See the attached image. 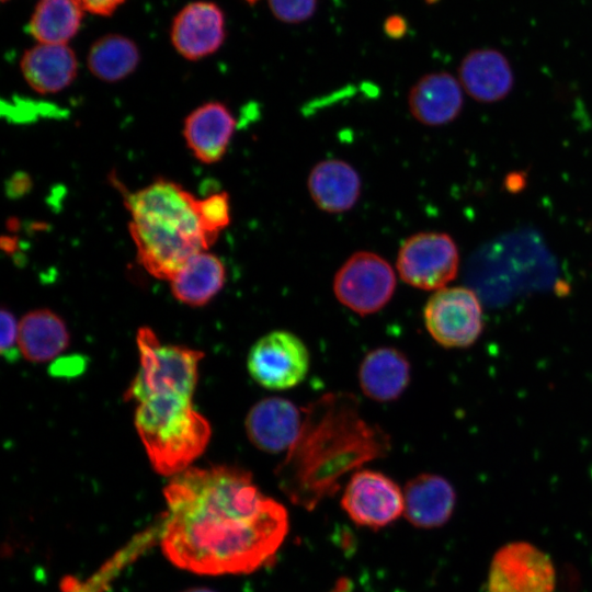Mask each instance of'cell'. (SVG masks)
I'll list each match as a JSON object with an SVG mask.
<instances>
[{
  "label": "cell",
  "instance_id": "obj_24",
  "mask_svg": "<svg viewBox=\"0 0 592 592\" xmlns=\"http://www.w3.org/2000/svg\"><path fill=\"white\" fill-rule=\"evenodd\" d=\"M139 61L137 46L129 38L110 34L99 38L88 54V67L99 79L115 82L130 75Z\"/></svg>",
  "mask_w": 592,
  "mask_h": 592
},
{
  "label": "cell",
  "instance_id": "obj_8",
  "mask_svg": "<svg viewBox=\"0 0 592 592\" xmlns=\"http://www.w3.org/2000/svg\"><path fill=\"white\" fill-rule=\"evenodd\" d=\"M426 330L445 348H467L482 331V308L474 291L443 287L429 298L423 310Z\"/></svg>",
  "mask_w": 592,
  "mask_h": 592
},
{
  "label": "cell",
  "instance_id": "obj_28",
  "mask_svg": "<svg viewBox=\"0 0 592 592\" xmlns=\"http://www.w3.org/2000/svg\"><path fill=\"white\" fill-rule=\"evenodd\" d=\"M112 566H107L106 569L100 572L94 579L88 582H80L75 578L68 577L64 580L61 589L64 592H102L105 585L106 578L112 574L110 571Z\"/></svg>",
  "mask_w": 592,
  "mask_h": 592
},
{
  "label": "cell",
  "instance_id": "obj_9",
  "mask_svg": "<svg viewBox=\"0 0 592 592\" xmlns=\"http://www.w3.org/2000/svg\"><path fill=\"white\" fill-rule=\"evenodd\" d=\"M556 570L549 555L532 543L515 540L492 556L488 592H554Z\"/></svg>",
  "mask_w": 592,
  "mask_h": 592
},
{
  "label": "cell",
  "instance_id": "obj_20",
  "mask_svg": "<svg viewBox=\"0 0 592 592\" xmlns=\"http://www.w3.org/2000/svg\"><path fill=\"white\" fill-rule=\"evenodd\" d=\"M75 53L66 44L39 43L26 50L21 70L29 86L39 93H56L77 76Z\"/></svg>",
  "mask_w": 592,
  "mask_h": 592
},
{
  "label": "cell",
  "instance_id": "obj_27",
  "mask_svg": "<svg viewBox=\"0 0 592 592\" xmlns=\"http://www.w3.org/2000/svg\"><path fill=\"white\" fill-rule=\"evenodd\" d=\"M0 352L2 357L9 363L18 361L21 351L19 346V325L13 314L5 309H1V344Z\"/></svg>",
  "mask_w": 592,
  "mask_h": 592
},
{
  "label": "cell",
  "instance_id": "obj_29",
  "mask_svg": "<svg viewBox=\"0 0 592 592\" xmlns=\"http://www.w3.org/2000/svg\"><path fill=\"white\" fill-rule=\"evenodd\" d=\"M84 367V362H82L79 356H71L66 358H59L54 365H52L50 371L54 375L58 376H75L79 374Z\"/></svg>",
  "mask_w": 592,
  "mask_h": 592
},
{
  "label": "cell",
  "instance_id": "obj_17",
  "mask_svg": "<svg viewBox=\"0 0 592 592\" xmlns=\"http://www.w3.org/2000/svg\"><path fill=\"white\" fill-rule=\"evenodd\" d=\"M235 128V117L225 104L207 102L185 118L183 134L196 159L214 163L226 153Z\"/></svg>",
  "mask_w": 592,
  "mask_h": 592
},
{
  "label": "cell",
  "instance_id": "obj_2",
  "mask_svg": "<svg viewBox=\"0 0 592 592\" xmlns=\"http://www.w3.org/2000/svg\"><path fill=\"white\" fill-rule=\"evenodd\" d=\"M303 415L300 432L275 476L292 503L311 511L340 489L345 474L385 456L390 441L361 417L357 399L346 392L320 397Z\"/></svg>",
  "mask_w": 592,
  "mask_h": 592
},
{
  "label": "cell",
  "instance_id": "obj_16",
  "mask_svg": "<svg viewBox=\"0 0 592 592\" xmlns=\"http://www.w3.org/2000/svg\"><path fill=\"white\" fill-rule=\"evenodd\" d=\"M405 517L418 528L432 530L445 525L456 505L452 483L436 474H421L410 479L403 490Z\"/></svg>",
  "mask_w": 592,
  "mask_h": 592
},
{
  "label": "cell",
  "instance_id": "obj_15",
  "mask_svg": "<svg viewBox=\"0 0 592 592\" xmlns=\"http://www.w3.org/2000/svg\"><path fill=\"white\" fill-rule=\"evenodd\" d=\"M463 104V88L458 79L445 71L424 75L408 94L412 116L425 126L453 122L462 112Z\"/></svg>",
  "mask_w": 592,
  "mask_h": 592
},
{
  "label": "cell",
  "instance_id": "obj_6",
  "mask_svg": "<svg viewBox=\"0 0 592 592\" xmlns=\"http://www.w3.org/2000/svg\"><path fill=\"white\" fill-rule=\"evenodd\" d=\"M395 288L396 275L391 265L371 251L353 253L333 280L337 299L361 316L377 312L386 306Z\"/></svg>",
  "mask_w": 592,
  "mask_h": 592
},
{
  "label": "cell",
  "instance_id": "obj_25",
  "mask_svg": "<svg viewBox=\"0 0 592 592\" xmlns=\"http://www.w3.org/2000/svg\"><path fill=\"white\" fill-rule=\"evenodd\" d=\"M200 213L206 229L218 237L230 221L229 197L225 192L212 194L198 201Z\"/></svg>",
  "mask_w": 592,
  "mask_h": 592
},
{
  "label": "cell",
  "instance_id": "obj_33",
  "mask_svg": "<svg viewBox=\"0 0 592 592\" xmlns=\"http://www.w3.org/2000/svg\"><path fill=\"white\" fill-rule=\"evenodd\" d=\"M246 2H248L249 4H254L257 3L259 0H244Z\"/></svg>",
  "mask_w": 592,
  "mask_h": 592
},
{
  "label": "cell",
  "instance_id": "obj_18",
  "mask_svg": "<svg viewBox=\"0 0 592 592\" xmlns=\"http://www.w3.org/2000/svg\"><path fill=\"white\" fill-rule=\"evenodd\" d=\"M315 204L327 213L351 209L361 194V178L348 162L329 159L312 167L307 180Z\"/></svg>",
  "mask_w": 592,
  "mask_h": 592
},
{
  "label": "cell",
  "instance_id": "obj_1",
  "mask_svg": "<svg viewBox=\"0 0 592 592\" xmlns=\"http://www.w3.org/2000/svg\"><path fill=\"white\" fill-rule=\"evenodd\" d=\"M164 498L162 550L195 573L253 572L273 560L288 533L284 505L236 466L187 468L173 476Z\"/></svg>",
  "mask_w": 592,
  "mask_h": 592
},
{
  "label": "cell",
  "instance_id": "obj_4",
  "mask_svg": "<svg viewBox=\"0 0 592 592\" xmlns=\"http://www.w3.org/2000/svg\"><path fill=\"white\" fill-rule=\"evenodd\" d=\"M137 403L135 426L152 467L164 476L187 469L210 437V425L193 409L192 398L155 395Z\"/></svg>",
  "mask_w": 592,
  "mask_h": 592
},
{
  "label": "cell",
  "instance_id": "obj_7",
  "mask_svg": "<svg viewBox=\"0 0 592 592\" xmlns=\"http://www.w3.org/2000/svg\"><path fill=\"white\" fill-rule=\"evenodd\" d=\"M459 252L454 239L444 232H418L407 238L397 257L401 280L420 289L437 291L457 275Z\"/></svg>",
  "mask_w": 592,
  "mask_h": 592
},
{
  "label": "cell",
  "instance_id": "obj_14",
  "mask_svg": "<svg viewBox=\"0 0 592 592\" xmlns=\"http://www.w3.org/2000/svg\"><path fill=\"white\" fill-rule=\"evenodd\" d=\"M458 81L475 101L493 103L509 95L514 73L506 56L491 47L470 50L458 67Z\"/></svg>",
  "mask_w": 592,
  "mask_h": 592
},
{
  "label": "cell",
  "instance_id": "obj_13",
  "mask_svg": "<svg viewBox=\"0 0 592 592\" xmlns=\"http://www.w3.org/2000/svg\"><path fill=\"white\" fill-rule=\"evenodd\" d=\"M300 411L292 401L269 397L258 401L246 418V432L250 442L266 453L289 449L303 423Z\"/></svg>",
  "mask_w": 592,
  "mask_h": 592
},
{
  "label": "cell",
  "instance_id": "obj_3",
  "mask_svg": "<svg viewBox=\"0 0 592 592\" xmlns=\"http://www.w3.org/2000/svg\"><path fill=\"white\" fill-rule=\"evenodd\" d=\"M198 201L167 180L126 198L138 260L152 276L170 281L192 255L207 250L217 239L203 223Z\"/></svg>",
  "mask_w": 592,
  "mask_h": 592
},
{
  "label": "cell",
  "instance_id": "obj_30",
  "mask_svg": "<svg viewBox=\"0 0 592 592\" xmlns=\"http://www.w3.org/2000/svg\"><path fill=\"white\" fill-rule=\"evenodd\" d=\"M82 8L90 13L110 15L125 0H78Z\"/></svg>",
  "mask_w": 592,
  "mask_h": 592
},
{
  "label": "cell",
  "instance_id": "obj_10",
  "mask_svg": "<svg viewBox=\"0 0 592 592\" xmlns=\"http://www.w3.org/2000/svg\"><path fill=\"white\" fill-rule=\"evenodd\" d=\"M247 366L251 377L264 388L284 390L299 384L309 369V353L296 334L275 330L251 348Z\"/></svg>",
  "mask_w": 592,
  "mask_h": 592
},
{
  "label": "cell",
  "instance_id": "obj_26",
  "mask_svg": "<svg viewBox=\"0 0 592 592\" xmlns=\"http://www.w3.org/2000/svg\"><path fill=\"white\" fill-rule=\"evenodd\" d=\"M272 14L281 22L297 24L309 20L318 0H267Z\"/></svg>",
  "mask_w": 592,
  "mask_h": 592
},
{
  "label": "cell",
  "instance_id": "obj_5",
  "mask_svg": "<svg viewBox=\"0 0 592 592\" xmlns=\"http://www.w3.org/2000/svg\"><path fill=\"white\" fill-rule=\"evenodd\" d=\"M140 366L125 394L139 402L150 396L174 394L192 398L197 382L200 351L162 344L149 328L137 333Z\"/></svg>",
  "mask_w": 592,
  "mask_h": 592
},
{
  "label": "cell",
  "instance_id": "obj_23",
  "mask_svg": "<svg viewBox=\"0 0 592 592\" xmlns=\"http://www.w3.org/2000/svg\"><path fill=\"white\" fill-rule=\"evenodd\" d=\"M83 8L78 0H39L29 32L45 44H66L78 32Z\"/></svg>",
  "mask_w": 592,
  "mask_h": 592
},
{
  "label": "cell",
  "instance_id": "obj_22",
  "mask_svg": "<svg viewBox=\"0 0 592 592\" xmlns=\"http://www.w3.org/2000/svg\"><path fill=\"white\" fill-rule=\"evenodd\" d=\"M225 278L223 262L202 251L192 255L170 280L171 291L184 304L203 306L221 289Z\"/></svg>",
  "mask_w": 592,
  "mask_h": 592
},
{
  "label": "cell",
  "instance_id": "obj_34",
  "mask_svg": "<svg viewBox=\"0 0 592 592\" xmlns=\"http://www.w3.org/2000/svg\"><path fill=\"white\" fill-rule=\"evenodd\" d=\"M3 2L7 1V0H2Z\"/></svg>",
  "mask_w": 592,
  "mask_h": 592
},
{
  "label": "cell",
  "instance_id": "obj_21",
  "mask_svg": "<svg viewBox=\"0 0 592 592\" xmlns=\"http://www.w3.org/2000/svg\"><path fill=\"white\" fill-rule=\"evenodd\" d=\"M69 338L64 320L48 309L30 311L19 323L21 354L33 363L56 357L67 349Z\"/></svg>",
  "mask_w": 592,
  "mask_h": 592
},
{
  "label": "cell",
  "instance_id": "obj_12",
  "mask_svg": "<svg viewBox=\"0 0 592 592\" xmlns=\"http://www.w3.org/2000/svg\"><path fill=\"white\" fill-rule=\"evenodd\" d=\"M225 16L213 2H193L175 16L171 41L185 58L196 60L216 52L225 41Z\"/></svg>",
  "mask_w": 592,
  "mask_h": 592
},
{
  "label": "cell",
  "instance_id": "obj_31",
  "mask_svg": "<svg viewBox=\"0 0 592 592\" xmlns=\"http://www.w3.org/2000/svg\"><path fill=\"white\" fill-rule=\"evenodd\" d=\"M384 31L390 38H401L408 31V23L403 16L394 14L386 19L384 23Z\"/></svg>",
  "mask_w": 592,
  "mask_h": 592
},
{
  "label": "cell",
  "instance_id": "obj_32",
  "mask_svg": "<svg viewBox=\"0 0 592 592\" xmlns=\"http://www.w3.org/2000/svg\"><path fill=\"white\" fill-rule=\"evenodd\" d=\"M184 592H214V591L209 589H205V588H194V589L186 590Z\"/></svg>",
  "mask_w": 592,
  "mask_h": 592
},
{
  "label": "cell",
  "instance_id": "obj_19",
  "mask_svg": "<svg viewBox=\"0 0 592 592\" xmlns=\"http://www.w3.org/2000/svg\"><path fill=\"white\" fill-rule=\"evenodd\" d=\"M358 380L366 397L378 402L396 400L409 385V361L395 348L374 349L360 365Z\"/></svg>",
  "mask_w": 592,
  "mask_h": 592
},
{
  "label": "cell",
  "instance_id": "obj_11",
  "mask_svg": "<svg viewBox=\"0 0 592 592\" xmlns=\"http://www.w3.org/2000/svg\"><path fill=\"white\" fill-rule=\"evenodd\" d=\"M341 505L356 525L379 530L403 513V492L388 476L362 469L355 471L349 480Z\"/></svg>",
  "mask_w": 592,
  "mask_h": 592
}]
</instances>
